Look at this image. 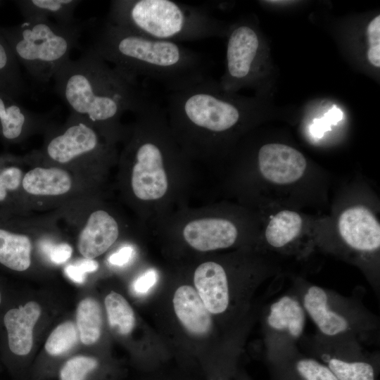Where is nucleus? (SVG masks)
Returning <instances> with one entry per match:
<instances>
[{
  "mask_svg": "<svg viewBox=\"0 0 380 380\" xmlns=\"http://www.w3.org/2000/svg\"><path fill=\"white\" fill-rule=\"evenodd\" d=\"M54 90L70 113L93 124L111 143L123 134L120 118L154 101L137 78L110 65L89 47L70 58L53 77Z\"/></svg>",
  "mask_w": 380,
  "mask_h": 380,
  "instance_id": "f257e3e1",
  "label": "nucleus"
},
{
  "mask_svg": "<svg viewBox=\"0 0 380 380\" xmlns=\"http://www.w3.org/2000/svg\"><path fill=\"white\" fill-rule=\"evenodd\" d=\"M89 48L122 71L159 82L169 91L208 77V64L201 53L180 43L144 37L107 21L96 31Z\"/></svg>",
  "mask_w": 380,
  "mask_h": 380,
  "instance_id": "f03ea898",
  "label": "nucleus"
},
{
  "mask_svg": "<svg viewBox=\"0 0 380 380\" xmlns=\"http://www.w3.org/2000/svg\"><path fill=\"white\" fill-rule=\"evenodd\" d=\"M243 104L227 96L220 84L207 77L170 91L165 110L175 137L192 151L208 153L217 136L232 130L242 120Z\"/></svg>",
  "mask_w": 380,
  "mask_h": 380,
  "instance_id": "7ed1b4c3",
  "label": "nucleus"
},
{
  "mask_svg": "<svg viewBox=\"0 0 380 380\" xmlns=\"http://www.w3.org/2000/svg\"><path fill=\"white\" fill-rule=\"evenodd\" d=\"M108 23L149 38L177 43L220 36L223 25L206 8L172 0H114Z\"/></svg>",
  "mask_w": 380,
  "mask_h": 380,
  "instance_id": "20e7f679",
  "label": "nucleus"
},
{
  "mask_svg": "<svg viewBox=\"0 0 380 380\" xmlns=\"http://www.w3.org/2000/svg\"><path fill=\"white\" fill-rule=\"evenodd\" d=\"M91 20L63 24L51 20H28L10 27H0L19 64L37 82L44 84L70 58L83 31Z\"/></svg>",
  "mask_w": 380,
  "mask_h": 380,
  "instance_id": "39448f33",
  "label": "nucleus"
},
{
  "mask_svg": "<svg viewBox=\"0 0 380 380\" xmlns=\"http://www.w3.org/2000/svg\"><path fill=\"white\" fill-rule=\"evenodd\" d=\"M293 293L320 334L353 337L363 344L379 339V318L360 300L311 284H297Z\"/></svg>",
  "mask_w": 380,
  "mask_h": 380,
  "instance_id": "423d86ee",
  "label": "nucleus"
},
{
  "mask_svg": "<svg viewBox=\"0 0 380 380\" xmlns=\"http://www.w3.org/2000/svg\"><path fill=\"white\" fill-rule=\"evenodd\" d=\"M306 354L325 365L338 380H378L379 354L370 353L357 339L329 337L317 331L300 343Z\"/></svg>",
  "mask_w": 380,
  "mask_h": 380,
  "instance_id": "0eeeda50",
  "label": "nucleus"
},
{
  "mask_svg": "<svg viewBox=\"0 0 380 380\" xmlns=\"http://www.w3.org/2000/svg\"><path fill=\"white\" fill-rule=\"evenodd\" d=\"M46 132L43 156L58 165L101 160L113 153L110 141L103 142L107 139L93 124L72 113L63 125H50Z\"/></svg>",
  "mask_w": 380,
  "mask_h": 380,
  "instance_id": "6e6552de",
  "label": "nucleus"
},
{
  "mask_svg": "<svg viewBox=\"0 0 380 380\" xmlns=\"http://www.w3.org/2000/svg\"><path fill=\"white\" fill-rule=\"evenodd\" d=\"M307 314L297 296H281L264 310L266 362L298 348L304 336Z\"/></svg>",
  "mask_w": 380,
  "mask_h": 380,
  "instance_id": "1a4fd4ad",
  "label": "nucleus"
},
{
  "mask_svg": "<svg viewBox=\"0 0 380 380\" xmlns=\"http://www.w3.org/2000/svg\"><path fill=\"white\" fill-rule=\"evenodd\" d=\"M195 289L212 315L243 317L248 304L234 291L225 268L216 262L199 265L194 274Z\"/></svg>",
  "mask_w": 380,
  "mask_h": 380,
  "instance_id": "9d476101",
  "label": "nucleus"
},
{
  "mask_svg": "<svg viewBox=\"0 0 380 380\" xmlns=\"http://www.w3.org/2000/svg\"><path fill=\"white\" fill-rule=\"evenodd\" d=\"M260 52V39L255 28L240 23L230 30L227 45V70L220 87L234 89L248 83L255 72Z\"/></svg>",
  "mask_w": 380,
  "mask_h": 380,
  "instance_id": "9b49d317",
  "label": "nucleus"
},
{
  "mask_svg": "<svg viewBox=\"0 0 380 380\" xmlns=\"http://www.w3.org/2000/svg\"><path fill=\"white\" fill-rule=\"evenodd\" d=\"M259 170L267 180L279 184L300 179L306 167L304 156L297 149L283 144H266L258 153Z\"/></svg>",
  "mask_w": 380,
  "mask_h": 380,
  "instance_id": "f8f14e48",
  "label": "nucleus"
},
{
  "mask_svg": "<svg viewBox=\"0 0 380 380\" xmlns=\"http://www.w3.org/2000/svg\"><path fill=\"white\" fill-rule=\"evenodd\" d=\"M338 231L346 244L361 253H373L380 246V225L362 206L345 210L338 219Z\"/></svg>",
  "mask_w": 380,
  "mask_h": 380,
  "instance_id": "ddd939ff",
  "label": "nucleus"
},
{
  "mask_svg": "<svg viewBox=\"0 0 380 380\" xmlns=\"http://www.w3.org/2000/svg\"><path fill=\"white\" fill-rule=\"evenodd\" d=\"M49 116L24 108L15 98L0 92V139L7 144L19 142L28 135L50 125Z\"/></svg>",
  "mask_w": 380,
  "mask_h": 380,
  "instance_id": "4468645a",
  "label": "nucleus"
},
{
  "mask_svg": "<svg viewBox=\"0 0 380 380\" xmlns=\"http://www.w3.org/2000/svg\"><path fill=\"white\" fill-rule=\"evenodd\" d=\"M41 315V308L34 301L8 309L2 324L6 332L8 353L15 357L27 355L32 349V331Z\"/></svg>",
  "mask_w": 380,
  "mask_h": 380,
  "instance_id": "2eb2a0df",
  "label": "nucleus"
},
{
  "mask_svg": "<svg viewBox=\"0 0 380 380\" xmlns=\"http://www.w3.org/2000/svg\"><path fill=\"white\" fill-rule=\"evenodd\" d=\"M237 236L235 225L222 218L194 220L183 229L185 241L194 249L202 252L229 248L234 245Z\"/></svg>",
  "mask_w": 380,
  "mask_h": 380,
  "instance_id": "dca6fc26",
  "label": "nucleus"
},
{
  "mask_svg": "<svg viewBox=\"0 0 380 380\" xmlns=\"http://www.w3.org/2000/svg\"><path fill=\"white\" fill-rule=\"evenodd\" d=\"M118 236L116 220L106 210H95L89 214L78 234V251L84 258L94 260L107 251Z\"/></svg>",
  "mask_w": 380,
  "mask_h": 380,
  "instance_id": "f3484780",
  "label": "nucleus"
},
{
  "mask_svg": "<svg viewBox=\"0 0 380 380\" xmlns=\"http://www.w3.org/2000/svg\"><path fill=\"white\" fill-rule=\"evenodd\" d=\"M270 380H338L318 360L296 348L267 362Z\"/></svg>",
  "mask_w": 380,
  "mask_h": 380,
  "instance_id": "a211bd4d",
  "label": "nucleus"
},
{
  "mask_svg": "<svg viewBox=\"0 0 380 380\" xmlns=\"http://www.w3.org/2000/svg\"><path fill=\"white\" fill-rule=\"evenodd\" d=\"M172 304L177 319L189 334L204 337L211 332L213 315L193 286H179L175 291Z\"/></svg>",
  "mask_w": 380,
  "mask_h": 380,
  "instance_id": "6ab92c4d",
  "label": "nucleus"
},
{
  "mask_svg": "<svg viewBox=\"0 0 380 380\" xmlns=\"http://www.w3.org/2000/svg\"><path fill=\"white\" fill-rule=\"evenodd\" d=\"M72 186V177L65 168L35 166L24 173L20 191L27 195L53 197L68 194Z\"/></svg>",
  "mask_w": 380,
  "mask_h": 380,
  "instance_id": "aec40b11",
  "label": "nucleus"
},
{
  "mask_svg": "<svg viewBox=\"0 0 380 380\" xmlns=\"http://www.w3.org/2000/svg\"><path fill=\"white\" fill-rule=\"evenodd\" d=\"M25 20H51L63 24H74L80 20L74 13L81 1L20 0L15 1Z\"/></svg>",
  "mask_w": 380,
  "mask_h": 380,
  "instance_id": "412c9836",
  "label": "nucleus"
},
{
  "mask_svg": "<svg viewBox=\"0 0 380 380\" xmlns=\"http://www.w3.org/2000/svg\"><path fill=\"white\" fill-rule=\"evenodd\" d=\"M24 173L20 158L0 155V215H9L15 208Z\"/></svg>",
  "mask_w": 380,
  "mask_h": 380,
  "instance_id": "4be33fe9",
  "label": "nucleus"
},
{
  "mask_svg": "<svg viewBox=\"0 0 380 380\" xmlns=\"http://www.w3.org/2000/svg\"><path fill=\"white\" fill-rule=\"evenodd\" d=\"M25 91L20 64L0 32V92L15 99Z\"/></svg>",
  "mask_w": 380,
  "mask_h": 380,
  "instance_id": "5701e85b",
  "label": "nucleus"
},
{
  "mask_svg": "<svg viewBox=\"0 0 380 380\" xmlns=\"http://www.w3.org/2000/svg\"><path fill=\"white\" fill-rule=\"evenodd\" d=\"M302 224V218L297 213L282 210L270 220L265 233L266 241L273 248H283L298 236Z\"/></svg>",
  "mask_w": 380,
  "mask_h": 380,
  "instance_id": "b1692460",
  "label": "nucleus"
},
{
  "mask_svg": "<svg viewBox=\"0 0 380 380\" xmlns=\"http://www.w3.org/2000/svg\"><path fill=\"white\" fill-rule=\"evenodd\" d=\"M77 328L82 343L91 345L100 338L103 324L102 311L94 298H86L77 306Z\"/></svg>",
  "mask_w": 380,
  "mask_h": 380,
  "instance_id": "393cba45",
  "label": "nucleus"
},
{
  "mask_svg": "<svg viewBox=\"0 0 380 380\" xmlns=\"http://www.w3.org/2000/svg\"><path fill=\"white\" fill-rule=\"evenodd\" d=\"M105 307L110 327L118 334H129L135 326V315L127 300L112 291L105 298Z\"/></svg>",
  "mask_w": 380,
  "mask_h": 380,
  "instance_id": "a878e982",
  "label": "nucleus"
},
{
  "mask_svg": "<svg viewBox=\"0 0 380 380\" xmlns=\"http://www.w3.org/2000/svg\"><path fill=\"white\" fill-rule=\"evenodd\" d=\"M101 370V362L95 357L74 356L58 369L59 380H94Z\"/></svg>",
  "mask_w": 380,
  "mask_h": 380,
  "instance_id": "bb28decb",
  "label": "nucleus"
},
{
  "mask_svg": "<svg viewBox=\"0 0 380 380\" xmlns=\"http://www.w3.org/2000/svg\"><path fill=\"white\" fill-rule=\"evenodd\" d=\"M78 337L79 332L75 324L70 321L65 322L49 335L45 343V350L51 356H61L77 343Z\"/></svg>",
  "mask_w": 380,
  "mask_h": 380,
  "instance_id": "cd10ccee",
  "label": "nucleus"
},
{
  "mask_svg": "<svg viewBox=\"0 0 380 380\" xmlns=\"http://www.w3.org/2000/svg\"><path fill=\"white\" fill-rule=\"evenodd\" d=\"M368 42L367 58L376 68L380 67V15L375 16L367 25Z\"/></svg>",
  "mask_w": 380,
  "mask_h": 380,
  "instance_id": "c85d7f7f",
  "label": "nucleus"
},
{
  "mask_svg": "<svg viewBox=\"0 0 380 380\" xmlns=\"http://www.w3.org/2000/svg\"><path fill=\"white\" fill-rule=\"evenodd\" d=\"M236 350L229 349L228 352L211 367L209 380H232L236 373Z\"/></svg>",
  "mask_w": 380,
  "mask_h": 380,
  "instance_id": "c756f323",
  "label": "nucleus"
},
{
  "mask_svg": "<svg viewBox=\"0 0 380 380\" xmlns=\"http://www.w3.org/2000/svg\"><path fill=\"white\" fill-rule=\"evenodd\" d=\"M98 267L99 264L94 259L84 258L67 265L65 273L74 282L82 284L86 280L87 273L95 272Z\"/></svg>",
  "mask_w": 380,
  "mask_h": 380,
  "instance_id": "7c9ffc66",
  "label": "nucleus"
},
{
  "mask_svg": "<svg viewBox=\"0 0 380 380\" xmlns=\"http://www.w3.org/2000/svg\"><path fill=\"white\" fill-rule=\"evenodd\" d=\"M338 110H331L327 117L321 120H315L311 126V133L316 138H321L325 132L330 130V125L336 124L342 118Z\"/></svg>",
  "mask_w": 380,
  "mask_h": 380,
  "instance_id": "2f4dec72",
  "label": "nucleus"
},
{
  "mask_svg": "<svg viewBox=\"0 0 380 380\" xmlns=\"http://www.w3.org/2000/svg\"><path fill=\"white\" fill-rule=\"evenodd\" d=\"M157 274L154 270H148L139 276L133 283V291L137 295H144L156 284Z\"/></svg>",
  "mask_w": 380,
  "mask_h": 380,
  "instance_id": "473e14b6",
  "label": "nucleus"
},
{
  "mask_svg": "<svg viewBox=\"0 0 380 380\" xmlns=\"http://www.w3.org/2000/svg\"><path fill=\"white\" fill-rule=\"evenodd\" d=\"M51 261L55 264H62L66 262L72 255V247L66 243H61L50 246L45 250Z\"/></svg>",
  "mask_w": 380,
  "mask_h": 380,
  "instance_id": "72a5a7b5",
  "label": "nucleus"
},
{
  "mask_svg": "<svg viewBox=\"0 0 380 380\" xmlns=\"http://www.w3.org/2000/svg\"><path fill=\"white\" fill-rule=\"evenodd\" d=\"M134 250L131 246H126L113 253L108 258V262L113 265L122 266L129 262L132 258Z\"/></svg>",
  "mask_w": 380,
  "mask_h": 380,
  "instance_id": "f704fd0d",
  "label": "nucleus"
},
{
  "mask_svg": "<svg viewBox=\"0 0 380 380\" xmlns=\"http://www.w3.org/2000/svg\"><path fill=\"white\" fill-rule=\"evenodd\" d=\"M234 378H235V380H251L248 376V375L242 371H240L238 373L236 372Z\"/></svg>",
  "mask_w": 380,
  "mask_h": 380,
  "instance_id": "c9c22d12",
  "label": "nucleus"
},
{
  "mask_svg": "<svg viewBox=\"0 0 380 380\" xmlns=\"http://www.w3.org/2000/svg\"><path fill=\"white\" fill-rule=\"evenodd\" d=\"M265 2H268L270 4H286L289 3H292L293 1H265Z\"/></svg>",
  "mask_w": 380,
  "mask_h": 380,
  "instance_id": "e433bc0d",
  "label": "nucleus"
},
{
  "mask_svg": "<svg viewBox=\"0 0 380 380\" xmlns=\"http://www.w3.org/2000/svg\"><path fill=\"white\" fill-rule=\"evenodd\" d=\"M3 302V293L0 287V306L2 304Z\"/></svg>",
  "mask_w": 380,
  "mask_h": 380,
  "instance_id": "4c0bfd02",
  "label": "nucleus"
},
{
  "mask_svg": "<svg viewBox=\"0 0 380 380\" xmlns=\"http://www.w3.org/2000/svg\"><path fill=\"white\" fill-rule=\"evenodd\" d=\"M0 3H1V1H0Z\"/></svg>",
  "mask_w": 380,
  "mask_h": 380,
  "instance_id": "58836bf2",
  "label": "nucleus"
}]
</instances>
